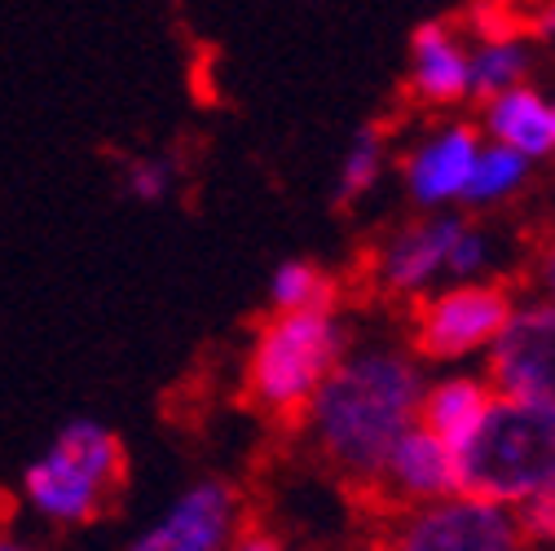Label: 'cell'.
<instances>
[{
	"label": "cell",
	"instance_id": "cell-21",
	"mask_svg": "<svg viewBox=\"0 0 555 551\" xmlns=\"http://www.w3.org/2000/svg\"><path fill=\"white\" fill-rule=\"evenodd\" d=\"M516 521L525 529V542H546V547L555 542V480H551V486L533 503H525L516 512Z\"/></svg>",
	"mask_w": 555,
	"mask_h": 551
},
{
	"label": "cell",
	"instance_id": "cell-16",
	"mask_svg": "<svg viewBox=\"0 0 555 551\" xmlns=\"http://www.w3.org/2000/svg\"><path fill=\"white\" fill-rule=\"evenodd\" d=\"M269 305H273V313L335 309V283H331V273L313 260H283L269 279Z\"/></svg>",
	"mask_w": 555,
	"mask_h": 551
},
{
	"label": "cell",
	"instance_id": "cell-3",
	"mask_svg": "<svg viewBox=\"0 0 555 551\" xmlns=\"http://www.w3.org/2000/svg\"><path fill=\"white\" fill-rule=\"evenodd\" d=\"M344 354H349V339L335 309L269 313L247 354V393L278 420L305 415Z\"/></svg>",
	"mask_w": 555,
	"mask_h": 551
},
{
	"label": "cell",
	"instance_id": "cell-9",
	"mask_svg": "<svg viewBox=\"0 0 555 551\" xmlns=\"http://www.w3.org/2000/svg\"><path fill=\"white\" fill-rule=\"evenodd\" d=\"M243 499L225 480H194L181 490L151 529H142L128 551H234L243 538Z\"/></svg>",
	"mask_w": 555,
	"mask_h": 551
},
{
	"label": "cell",
	"instance_id": "cell-10",
	"mask_svg": "<svg viewBox=\"0 0 555 551\" xmlns=\"http://www.w3.org/2000/svg\"><path fill=\"white\" fill-rule=\"evenodd\" d=\"M454 495H463L459 490V459L428 428H410L375 480V499L388 512L433 508V503H446Z\"/></svg>",
	"mask_w": 555,
	"mask_h": 551
},
{
	"label": "cell",
	"instance_id": "cell-11",
	"mask_svg": "<svg viewBox=\"0 0 555 551\" xmlns=\"http://www.w3.org/2000/svg\"><path fill=\"white\" fill-rule=\"evenodd\" d=\"M485 151V137L472 124H441L420 146L405 155V190L420 208L437 213L446 203L467 198L476 159Z\"/></svg>",
	"mask_w": 555,
	"mask_h": 551
},
{
	"label": "cell",
	"instance_id": "cell-8",
	"mask_svg": "<svg viewBox=\"0 0 555 551\" xmlns=\"http://www.w3.org/2000/svg\"><path fill=\"white\" fill-rule=\"evenodd\" d=\"M463 230H467V221L454 213H428L420 221L392 230L371 260L375 287L397 296V300L433 296L437 283L450 279V256H454Z\"/></svg>",
	"mask_w": 555,
	"mask_h": 551
},
{
	"label": "cell",
	"instance_id": "cell-2",
	"mask_svg": "<svg viewBox=\"0 0 555 551\" xmlns=\"http://www.w3.org/2000/svg\"><path fill=\"white\" fill-rule=\"evenodd\" d=\"M454 459L463 495L520 512L555 480V424L520 401L494 397L480 433Z\"/></svg>",
	"mask_w": 555,
	"mask_h": 551
},
{
	"label": "cell",
	"instance_id": "cell-25",
	"mask_svg": "<svg viewBox=\"0 0 555 551\" xmlns=\"http://www.w3.org/2000/svg\"><path fill=\"white\" fill-rule=\"evenodd\" d=\"M0 551H31V547H23V542H14V538H0Z\"/></svg>",
	"mask_w": 555,
	"mask_h": 551
},
{
	"label": "cell",
	"instance_id": "cell-15",
	"mask_svg": "<svg viewBox=\"0 0 555 551\" xmlns=\"http://www.w3.org/2000/svg\"><path fill=\"white\" fill-rule=\"evenodd\" d=\"M520 31L525 27L476 36V44H472V98L494 102V98H503V93H512V89L525 85L529 44H525Z\"/></svg>",
	"mask_w": 555,
	"mask_h": 551
},
{
	"label": "cell",
	"instance_id": "cell-24",
	"mask_svg": "<svg viewBox=\"0 0 555 551\" xmlns=\"http://www.w3.org/2000/svg\"><path fill=\"white\" fill-rule=\"evenodd\" d=\"M529 31H542V36H555V5H542L533 18H529Z\"/></svg>",
	"mask_w": 555,
	"mask_h": 551
},
{
	"label": "cell",
	"instance_id": "cell-6",
	"mask_svg": "<svg viewBox=\"0 0 555 551\" xmlns=\"http://www.w3.org/2000/svg\"><path fill=\"white\" fill-rule=\"evenodd\" d=\"M375 551H525L516 512L454 495L433 508L392 512Z\"/></svg>",
	"mask_w": 555,
	"mask_h": 551
},
{
	"label": "cell",
	"instance_id": "cell-7",
	"mask_svg": "<svg viewBox=\"0 0 555 551\" xmlns=\"http://www.w3.org/2000/svg\"><path fill=\"white\" fill-rule=\"evenodd\" d=\"M485 380L507 401H520L555 424V305L525 296L499 344L485 354Z\"/></svg>",
	"mask_w": 555,
	"mask_h": 551
},
{
	"label": "cell",
	"instance_id": "cell-18",
	"mask_svg": "<svg viewBox=\"0 0 555 551\" xmlns=\"http://www.w3.org/2000/svg\"><path fill=\"white\" fill-rule=\"evenodd\" d=\"M388 168V142H384V132L379 128H362L349 151H344L339 159V177H335V198L339 203H358L362 194H371L379 185Z\"/></svg>",
	"mask_w": 555,
	"mask_h": 551
},
{
	"label": "cell",
	"instance_id": "cell-4",
	"mask_svg": "<svg viewBox=\"0 0 555 551\" xmlns=\"http://www.w3.org/2000/svg\"><path fill=\"white\" fill-rule=\"evenodd\" d=\"M124 480V450L111 428L72 420L53 446L27 467V503L62 525H85L106 508V495Z\"/></svg>",
	"mask_w": 555,
	"mask_h": 551
},
{
	"label": "cell",
	"instance_id": "cell-12",
	"mask_svg": "<svg viewBox=\"0 0 555 551\" xmlns=\"http://www.w3.org/2000/svg\"><path fill=\"white\" fill-rule=\"evenodd\" d=\"M410 89L428 106L472 98V44L450 23H424L410 36Z\"/></svg>",
	"mask_w": 555,
	"mask_h": 551
},
{
	"label": "cell",
	"instance_id": "cell-22",
	"mask_svg": "<svg viewBox=\"0 0 555 551\" xmlns=\"http://www.w3.org/2000/svg\"><path fill=\"white\" fill-rule=\"evenodd\" d=\"M529 283H533V296H538V300L555 305V234L538 247L533 269H529Z\"/></svg>",
	"mask_w": 555,
	"mask_h": 551
},
{
	"label": "cell",
	"instance_id": "cell-17",
	"mask_svg": "<svg viewBox=\"0 0 555 551\" xmlns=\"http://www.w3.org/2000/svg\"><path fill=\"white\" fill-rule=\"evenodd\" d=\"M525 181H529V159H525V155H516V151H507V146H494V142H485L463 203H472V208H494V203L512 198Z\"/></svg>",
	"mask_w": 555,
	"mask_h": 551
},
{
	"label": "cell",
	"instance_id": "cell-14",
	"mask_svg": "<svg viewBox=\"0 0 555 551\" xmlns=\"http://www.w3.org/2000/svg\"><path fill=\"white\" fill-rule=\"evenodd\" d=\"M480 132H490L494 146H507L533 164L555 151V102L542 98L538 89L520 85L494 102H485Z\"/></svg>",
	"mask_w": 555,
	"mask_h": 551
},
{
	"label": "cell",
	"instance_id": "cell-5",
	"mask_svg": "<svg viewBox=\"0 0 555 551\" xmlns=\"http://www.w3.org/2000/svg\"><path fill=\"white\" fill-rule=\"evenodd\" d=\"M516 313V296L503 283H446L420 300L410 322L414 354L428 362H463L490 354Z\"/></svg>",
	"mask_w": 555,
	"mask_h": 551
},
{
	"label": "cell",
	"instance_id": "cell-19",
	"mask_svg": "<svg viewBox=\"0 0 555 551\" xmlns=\"http://www.w3.org/2000/svg\"><path fill=\"white\" fill-rule=\"evenodd\" d=\"M494 239L485 234V230H476V226H467L463 234H459V247H454V256H450V279L454 283H485V273L494 269Z\"/></svg>",
	"mask_w": 555,
	"mask_h": 551
},
{
	"label": "cell",
	"instance_id": "cell-13",
	"mask_svg": "<svg viewBox=\"0 0 555 551\" xmlns=\"http://www.w3.org/2000/svg\"><path fill=\"white\" fill-rule=\"evenodd\" d=\"M494 388L485 375H467V371H454V375H441L424 388V406H420V428H428L437 441H446L454 454L480 433L485 415L494 406Z\"/></svg>",
	"mask_w": 555,
	"mask_h": 551
},
{
	"label": "cell",
	"instance_id": "cell-20",
	"mask_svg": "<svg viewBox=\"0 0 555 551\" xmlns=\"http://www.w3.org/2000/svg\"><path fill=\"white\" fill-rule=\"evenodd\" d=\"M124 185L132 198L142 203H159L172 190V164L168 159H132L124 172Z\"/></svg>",
	"mask_w": 555,
	"mask_h": 551
},
{
	"label": "cell",
	"instance_id": "cell-1",
	"mask_svg": "<svg viewBox=\"0 0 555 551\" xmlns=\"http://www.w3.org/2000/svg\"><path fill=\"white\" fill-rule=\"evenodd\" d=\"M420 358L401 344H358L331 371L313 406L305 410V428L313 450L358 490H375V480L397 450V441L420 428L424 406Z\"/></svg>",
	"mask_w": 555,
	"mask_h": 551
},
{
	"label": "cell",
	"instance_id": "cell-23",
	"mask_svg": "<svg viewBox=\"0 0 555 551\" xmlns=\"http://www.w3.org/2000/svg\"><path fill=\"white\" fill-rule=\"evenodd\" d=\"M234 551H287V547L278 542L273 534H260V529H251V534H243V538L234 542Z\"/></svg>",
	"mask_w": 555,
	"mask_h": 551
}]
</instances>
